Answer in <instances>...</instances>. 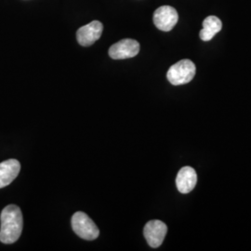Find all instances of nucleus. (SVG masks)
Here are the masks:
<instances>
[{"label": "nucleus", "instance_id": "f257e3e1", "mask_svg": "<svg viewBox=\"0 0 251 251\" xmlns=\"http://www.w3.org/2000/svg\"><path fill=\"white\" fill-rule=\"evenodd\" d=\"M0 221V241L3 244L16 242L24 227V219L20 207L16 205L6 206L1 212Z\"/></svg>", "mask_w": 251, "mask_h": 251}, {"label": "nucleus", "instance_id": "f03ea898", "mask_svg": "<svg viewBox=\"0 0 251 251\" xmlns=\"http://www.w3.org/2000/svg\"><path fill=\"white\" fill-rule=\"evenodd\" d=\"M196 72L195 63L188 59H184L170 67L167 73V78L174 86L184 85L194 79Z\"/></svg>", "mask_w": 251, "mask_h": 251}, {"label": "nucleus", "instance_id": "7ed1b4c3", "mask_svg": "<svg viewBox=\"0 0 251 251\" xmlns=\"http://www.w3.org/2000/svg\"><path fill=\"white\" fill-rule=\"evenodd\" d=\"M72 228L75 234L85 240H94L99 236L98 227L89 216L81 211L73 215Z\"/></svg>", "mask_w": 251, "mask_h": 251}, {"label": "nucleus", "instance_id": "20e7f679", "mask_svg": "<svg viewBox=\"0 0 251 251\" xmlns=\"http://www.w3.org/2000/svg\"><path fill=\"white\" fill-rule=\"evenodd\" d=\"M179 15L171 6H161L153 13V24L159 30L170 32L177 25Z\"/></svg>", "mask_w": 251, "mask_h": 251}, {"label": "nucleus", "instance_id": "39448f33", "mask_svg": "<svg viewBox=\"0 0 251 251\" xmlns=\"http://www.w3.org/2000/svg\"><path fill=\"white\" fill-rule=\"evenodd\" d=\"M140 52V44L130 38L122 39L109 49V56L114 60H124L137 56Z\"/></svg>", "mask_w": 251, "mask_h": 251}, {"label": "nucleus", "instance_id": "423d86ee", "mask_svg": "<svg viewBox=\"0 0 251 251\" xmlns=\"http://www.w3.org/2000/svg\"><path fill=\"white\" fill-rule=\"evenodd\" d=\"M168 233V227L161 221L153 220L144 226V234L148 245L153 248H159Z\"/></svg>", "mask_w": 251, "mask_h": 251}, {"label": "nucleus", "instance_id": "0eeeda50", "mask_svg": "<svg viewBox=\"0 0 251 251\" xmlns=\"http://www.w3.org/2000/svg\"><path fill=\"white\" fill-rule=\"evenodd\" d=\"M103 25L99 21H93L80 27L76 32V39L83 47L93 45L101 36Z\"/></svg>", "mask_w": 251, "mask_h": 251}, {"label": "nucleus", "instance_id": "6e6552de", "mask_svg": "<svg viewBox=\"0 0 251 251\" xmlns=\"http://www.w3.org/2000/svg\"><path fill=\"white\" fill-rule=\"evenodd\" d=\"M198 174L191 167H183L179 171L176 178V186L181 194H189L196 187Z\"/></svg>", "mask_w": 251, "mask_h": 251}, {"label": "nucleus", "instance_id": "1a4fd4ad", "mask_svg": "<svg viewBox=\"0 0 251 251\" xmlns=\"http://www.w3.org/2000/svg\"><path fill=\"white\" fill-rule=\"evenodd\" d=\"M21 171V164L16 159H9L0 163V189L9 185Z\"/></svg>", "mask_w": 251, "mask_h": 251}, {"label": "nucleus", "instance_id": "9d476101", "mask_svg": "<svg viewBox=\"0 0 251 251\" xmlns=\"http://www.w3.org/2000/svg\"><path fill=\"white\" fill-rule=\"evenodd\" d=\"M223 23L216 16H208L203 22V28L199 36L203 41H209L222 30Z\"/></svg>", "mask_w": 251, "mask_h": 251}]
</instances>
